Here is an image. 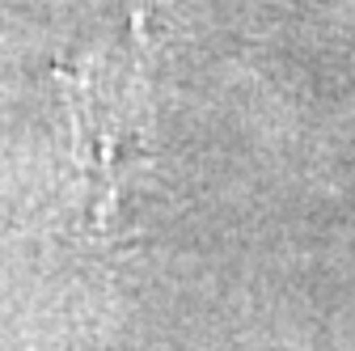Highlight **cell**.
Instances as JSON below:
<instances>
[{
    "mask_svg": "<svg viewBox=\"0 0 355 351\" xmlns=\"http://www.w3.org/2000/svg\"><path fill=\"white\" fill-rule=\"evenodd\" d=\"M72 119H76V153L94 178L110 182L119 161H127L131 131H136L140 76L131 60H89L80 72H64Z\"/></svg>",
    "mask_w": 355,
    "mask_h": 351,
    "instance_id": "6da1fadb",
    "label": "cell"
}]
</instances>
